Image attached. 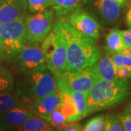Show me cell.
<instances>
[{"label": "cell", "instance_id": "obj_10", "mask_svg": "<svg viewBox=\"0 0 131 131\" xmlns=\"http://www.w3.org/2000/svg\"><path fill=\"white\" fill-rule=\"evenodd\" d=\"M13 59L17 70L21 74L47 69L42 47L39 45H26Z\"/></svg>", "mask_w": 131, "mask_h": 131}, {"label": "cell", "instance_id": "obj_7", "mask_svg": "<svg viewBox=\"0 0 131 131\" xmlns=\"http://www.w3.org/2000/svg\"><path fill=\"white\" fill-rule=\"evenodd\" d=\"M25 18L0 24V38L5 60L13 58L25 47Z\"/></svg>", "mask_w": 131, "mask_h": 131}, {"label": "cell", "instance_id": "obj_20", "mask_svg": "<svg viewBox=\"0 0 131 131\" xmlns=\"http://www.w3.org/2000/svg\"><path fill=\"white\" fill-rule=\"evenodd\" d=\"M14 90V79L9 70L0 65V93Z\"/></svg>", "mask_w": 131, "mask_h": 131}, {"label": "cell", "instance_id": "obj_29", "mask_svg": "<svg viewBox=\"0 0 131 131\" xmlns=\"http://www.w3.org/2000/svg\"><path fill=\"white\" fill-rule=\"evenodd\" d=\"M61 130L63 131H80L82 130V125L77 123L76 122H72L67 123L65 126L63 127Z\"/></svg>", "mask_w": 131, "mask_h": 131}, {"label": "cell", "instance_id": "obj_22", "mask_svg": "<svg viewBox=\"0 0 131 131\" xmlns=\"http://www.w3.org/2000/svg\"><path fill=\"white\" fill-rule=\"evenodd\" d=\"M106 117L105 114H101L91 118L86 122L82 127L84 131H103L105 129Z\"/></svg>", "mask_w": 131, "mask_h": 131}, {"label": "cell", "instance_id": "obj_9", "mask_svg": "<svg viewBox=\"0 0 131 131\" xmlns=\"http://www.w3.org/2000/svg\"><path fill=\"white\" fill-rule=\"evenodd\" d=\"M66 22L77 31L98 39L103 35L105 29L96 19L80 5L69 13Z\"/></svg>", "mask_w": 131, "mask_h": 131}, {"label": "cell", "instance_id": "obj_34", "mask_svg": "<svg viewBox=\"0 0 131 131\" xmlns=\"http://www.w3.org/2000/svg\"><path fill=\"white\" fill-rule=\"evenodd\" d=\"M114 1H117V2H119V4H121L122 5H125V4L126 3L127 0H114Z\"/></svg>", "mask_w": 131, "mask_h": 131}, {"label": "cell", "instance_id": "obj_28", "mask_svg": "<svg viewBox=\"0 0 131 131\" xmlns=\"http://www.w3.org/2000/svg\"><path fill=\"white\" fill-rule=\"evenodd\" d=\"M117 76L119 79H126L131 80V69L126 66L117 68Z\"/></svg>", "mask_w": 131, "mask_h": 131}, {"label": "cell", "instance_id": "obj_2", "mask_svg": "<svg viewBox=\"0 0 131 131\" xmlns=\"http://www.w3.org/2000/svg\"><path fill=\"white\" fill-rule=\"evenodd\" d=\"M130 94V85L128 80H96L88 93L87 117L122 103Z\"/></svg>", "mask_w": 131, "mask_h": 131}, {"label": "cell", "instance_id": "obj_19", "mask_svg": "<svg viewBox=\"0 0 131 131\" xmlns=\"http://www.w3.org/2000/svg\"><path fill=\"white\" fill-rule=\"evenodd\" d=\"M82 0H51V7L57 17L62 18L81 4Z\"/></svg>", "mask_w": 131, "mask_h": 131}, {"label": "cell", "instance_id": "obj_13", "mask_svg": "<svg viewBox=\"0 0 131 131\" xmlns=\"http://www.w3.org/2000/svg\"><path fill=\"white\" fill-rule=\"evenodd\" d=\"M27 11V0H5L0 6V24L25 18Z\"/></svg>", "mask_w": 131, "mask_h": 131}, {"label": "cell", "instance_id": "obj_36", "mask_svg": "<svg viewBox=\"0 0 131 131\" xmlns=\"http://www.w3.org/2000/svg\"><path fill=\"white\" fill-rule=\"evenodd\" d=\"M128 1V5H130V7L131 6V0H127Z\"/></svg>", "mask_w": 131, "mask_h": 131}, {"label": "cell", "instance_id": "obj_30", "mask_svg": "<svg viewBox=\"0 0 131 131\" xmlns=\"http://www.w3.org/2000/svg\"><path fill=\"white\" fill-rule=\"evenodd\" d=\"M121 32L125 46L127 47H131V28L128 30L121 31Z\"/></svg>", "mask_w": 131, "mask_h": 131}, {"label": "cell", "instance_id": "obj_21", "mask_svg": "<svg viewBox=\"0 0 131 131\" xmlns=\"http://www.w3.org/2000/svg\"><path fill=\"white\" fill-rule=\"evenodd\" d=\"M74 103L77 110L82 118L87 117V104H88V93L76 92L70 94Z\"/></svg>", "mask_w": 131, "mask_h": 131}, {"label": "cell", "instance_id": "obj_33", "mask_svg": "<svg viewBox=\"0 0 131 131\" xmlns=\"http://www.w3.org/2000/svg\"><path fill=\"white\" fill-rule=\"evenodd\" d=\"M5 60V56H4V51H3V45H2V42L0 38V61Z\"/></svg>", "mask_w": 131, "mask_h": 131}, {"label": "cell", "instance_id": "obj_15", "mask_svg": "<svg viewBox=\"0 0 131 131\" xmlns=\"http://www.w3.org/2000/svg\"><path fill=\"white\" fill-rule=\"evenodd\" d=\"M57 108H58L63 114L67 123L78 122L82 119L77 112L76 106L69 94L62 93L61 103Z\"/></svg>", "mask_w": 131, "mask_h": 131}, {"label": "cell", "instance_id": "obj_16", "mask_svg": "<svg viewBox=\"0 0 131 131\" xmlns=\"http://www.w3.org/2000/svg\"><path fill=\"white\" fill-rule=\"evenodd\" d=\"M106 50L109 53H120L126 47L122 38V32L113 28L106 37Z\"/></svg>", "mask_w": 131, "mask_h": 131}, {"label": "cell", "instance_id": "obj_1", "mask_svg": "<svg viewBox=\"0 0 131 131\" xmlns=\"http://www.w3.org/2000/svg\"><path fill=\"white\" fill-rule=\"evenodd\" d=\"M63 38L67 50L66 70L85 69L98 61L101 52L95 41L77 31L64 20H60L53 26Z\"/></svg>", "mask_w": 131, "mask_h": 131}, {"label": "cell", "instance_id": "obj_12", "mask_svg": "<svg viewBox=\"0 0 131 131\" xmlns=\"http://www.w3.org/2000/svg\"><path fill=\"white\" fill-rule=\"evenodd\" d=\"M61 96L62 92L58 88L52 93L36 100L34 103V114L50 122L51 114L61 103Z\"/></svg>", "mask_w": 131, "mask_h": 131}, {"label": "cell", "instance_id": "obj_25", "mask_svg": "<svg viewBox=\"0 0 131 131\" xmlns=\"http://www.w3.org/2000/svg\"><path fill=\"white\" fill-rule=\"evenodd\" d=\"M50 124L55 130H61V129L67 124L66 118L58 108H56L51 114Z\"/></svg>", "mask_w": 131, "mask_h": 131}, {"label": "cell", "instance_id": "obj_23", "mask_svg": "<svg viewBox=\"0 0 131 131\" xmlns=\"http://www.w3.org/2000/svg\"><path fill=\"white\" fill-rule=\"evenodd\" d=\"M28 9L31 13L45 11L51 6V0H27Z\"/></svg>", "mask_w": 131, "mask_h": 131}, {"label": "cell", "instance_id": "obj_14", "mask_svg": "<svg viewBox=\"0 0 131 131\" xmlns=\"http://www.w3.org/2000/svg\"><path fill=\"white\" fill-rule=\"evenodd\" d=\"M97 80H114L119 79L117 67L113 63L108 52L101 54L98 60L90 67Z\"/></svg>", "mask_w": 131, "mask_h": 131}, {"label": "cell", "instance_id": "obj_11", "mask_svg": "<svg viewBox=\"0 0 131 131\" xmlns=\"http://www.w3.org/2000/svg\"><path fill=\"white\" fill-rule=\"evenodd\" d=\"M34 103L32 99L24 96L20 105L0 114V130H18L26 119L34 114Z\"/></svg>", "mask_w": 131, "mask_h": 131}, {"label": "cell", "instance_id": "obj_27", "mask_svg": "<svg viewBox=\"0 0 131 131\" xmlns=\"http://www.w3.org/2000/svg\"><path fill=\"white\" fill-rule=\"evenodd\" d=\"M117 116L122 124L123 130L125 131H131V116L124 112L118 113Z\"/></svg>", "mask_w": 131, "mask_h": 131}, {"label": "cell", "instance_id": "obj_31", "mask_svg": "<svg viewBox=\"0 0 131 131\" xmlns=\"http://www.w3.org/2000/svg\"><path fill=\"white\" fill-rule=\"evenodd\" d=\"M126 23L127 26L131 28V6L126 15Z\"/></svg>", "mask_w": 131, "mask_h": 131}, {"label": "cell", "instance_id": "obj_32", "mask_svg": "<svg viewBox=\"0 0 131 131\" xmlns=\"http://www.w3.org/2000/svg\"><path fill=\"white\" fill-rule=\"evenodd\" d=\"M124 112H125L128 115L131 116V101H130L129 103L126 105V106L124 108Z\"/></svg>", "mask_w": 131, "mask_h": 131}, {"label": "cell", "instance_id": "obj_24", "mask_svg": "<svg viewBox=\"0 0 131 131\" xmlns=\"http://www.w3.org/2000/svg\"><path fill=\"white\" fill-rule=\"evenodd\" d=\"M106 131H122V124L117 115L113 113H108L106 117L105 129Z\"/></svg>", "mask_w": 131, "mask_h": 131}, {"label": "cell", "instance_id": "obj_17", "mask_svg": "<svg viewBox=\"0 0 131 131\" xmlns=\"http://www.w3.org/2000/svg\"><path fill=\"white\" fill-rule=\"evenodd\" d=\"M18 130L21 131H49L55 130L50 122L33 114L19 127Z\"/></svg>", "mask_w": 131, "mask_h": 131}, {"label": "cell", "instance_id": "obj_6", "mask_svg": "<svg viewBox=\"0 0 131 131\" xmlns=\"http://www.w3.org/2000/svg\"><path fill=\"white\" fill-rule=\"evenodd\" d=\"M58 88L70 95L80 92L88 93L94 82L98 80L89 68L79 70H65L54 75Z\"/></svg>", "mask_w": 131, "mask_h": 131}, {"label": "cell", "instance_id": "obj_37", "mask_svg": "<svg viewBox=\"0 0 131 131\" xmlns=\"http://www.w3.org/2000/svg\"><path fill=\"white\" fill-rule=\"evenodd\" d=\"M130 57H131V56H130Z\"/></svg>", "mask_w": 131, "mask_h": 131}, {"label": "cell", "instance_id": "obj_26", "mask_svg": "<svg viewBox=\"0 0 131 131\" xmlns=\"http://www.w3.org/2000/svg\"><path fill=\"white\" fill-rule=\"evenodd\" d=\"M113 63L115 66L121 67V66H126L131 69V57L129 56L122 55L120 53H109Z\"/></svg>", "mask_w": 131, "mask_h": 131}, {"label": "cell", "instance_id": "obj_18", "mask_svg": "<svg viewBox=\"0 0 131 131\" xmlns=\"http://www.w3.org/2000/svg\"><path fill=\"white\" fill-rule=\"evenodd\" d=\"M24 96L13 91L0 93V114L7 112L22 103Z\"/></svg>", "mask_w": 131, "mask_h": 131}, {"label": "cell", "instance_id": "obj_3", "mask_svg": "<svg viewBox=\"0 0 131 131\" xmlns=\"http://www.w3.org/2000/svg\"><path fill=\"white\" fill-rule=\"evenodd\" d=\"M19 82L18 93L34 101L58 89L54 75L48 69L24 73Z\"/></svg>", "mask_w": 131, "mask_h": 131}, {"label": "cell", "instance_id": "obj_4", "mask_svg": "<svg viewBox=\"0 0 131 131\" xmlns=\"http://www.w3.org/2000/svg\"><path fill=\"white\" fill-rule=\"evenodd\" d=\"M48 70L53 75L65 71L67 65V50L63 38L55 28L41 43Z\"/></svg>", "mask_w": 131, "mask_h": 131}, {"label": "cell", "instance_id": "obj_35", "mask_svg": "<svg viewBox=\"0 0 131 131\" xmlns=\"http://www.w3.org/2000/svg\"><path fill=\"white\" fill-rule=\"evenodd\" d=\"M4 1H5V0H0V6L2 5V4H3Z\"/></svg>", "mask_w": 131, "mask_h": 131}, {"label": "cell", "instance_id": "obj_5", "mask_svg": "<svg viewBox=\"0 0 131 131\" xmlns=\"http://www.w3.org/2000/svg\"><path fill=\"white\" fill-rule=\"evenodd\" d=\"M53 9L28 15L25 24V46L39 45L51 31L54 23Z\"/></svg>", "mask_w": 131, "mask_h": 131}, {"label": "cell", "instance_id": "obj_8", "mask_svg": "<svg viewBox=\"0 0 131 131\" xmlns=\"http://www.w3.org/2000/svg\"><path fill=\"white\" fill-rule=\"evenodd\" d=\"M81 5L103 26L117 24L123 7L114 0H82Z\"/></svg>", "mask_w": 131, "mask_h": 131}]
</instances>
